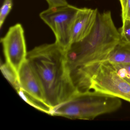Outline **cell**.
Here are the masks:
<instances>
[{"mask_svg": "<svg viewBox=\"0 0 130 130\" xmlns=\"http://www.w3.org/2000/svg\"><path fill=\"white\" fill-rule=\"evenodd\" d=\"M104 61L112 64H130V43L121 39Z\"/></svg>", "mask_w": 130, "mask_h": 130, "instance_id": "9c48e42d", "label": "cell"}, {"mask_svg": "<svg viewBox=\"0 0 130 130\" xmlns=\"http://www.w3.org/2000/svg\"><path fill=\"white\" fill-rule=\"evenodd\" d=\"M122 25L119 31L121 39L130 43V20H122Z\"/></svg>", "mask_w": 130, "mask_h": 130, "instance_id": "4fadbf2b", "label": "cell"}, {"mask_svg": "<svg viewBox=\"0 0 130 130\" xmlns=\"http://www.w3.org/2000/svg\"><path fill=\"white\" fill-rule=\"evenodd\" d=\"M19 79L20 95L36 108L51 115L52 109L47 104L42 85L27 59L20 68Z\"/></svg>", "mask_w": 130, "mask_h": 130, "instance_id": "8992f818", "label": "cell"}, {"mask_svg": "<svg viewBox=\"0 0 130 130\" xmlns=\"http://www.w3.org/2000/svg\"><path fill=\"white\" fill-rule=\"evenodd\" d=\"M13 3V0H4L0 11V28L2 26L5 22L7 16L12 9Z\"/></svg>", "mask_w": 130, "mask_h": 130, "instance_id": "7c38bea8", "label": "cell"}, {"mask_svg": "<svg viewBox=\"0 0 130 130\" xmlns=\"http://www.w3.org/2000/svg\"><path fill=\"white\" fill-rule=\"evenodd\" d=\"M121 39L109 11L98 12L94 26L84 39L66 50L70 73L84 66L103 61Z\"/></svg>", "mask_w": 130, "mask_h": 130, "instance_id": "7a4b0ae2", "label": "cell"}, {"mask_svg": "<svg viewBox=\"0 0 130 130\" xmlns=\"http://www.w3.org/2000/svg\"><path fill=\"white\" fill-rule=\"evenodd\" d=\"M71 77L79 91L93 90L130 103V84L119 76L108 61L83 67L74 71Z\"/></svg>", "mask_w": 130, "mask_h": 130, "instance_id": "3957f363", "label": "cell"}, {"mask_svg": "<svg viewBox=\"0 0 130 130\" xmlns=\"http://www.w3.org/2000/svg\"><path fill=\"white\" fill-rule=\"evenodd\" d=\"M1 70L7 79L17 91L20 89L19 83L17 76L6 63L1 66Z\"/></svg>", "mask_w": 130, "mask_h": 130, "instance_id": "30bf717a", "label": "cell"}, {"mask_svg": "<svg viewBox=\"0 0 130 130\" xmlns=\"http://www.w3.org/2000/svg\"><path fill=\"white\" fill-rule=\"evenodd\" d=\"M1 41L3 48L6 63L19 79L20 70L27 59L28 54L22 25L17 23L10 27L5 36L1 38Z\"/></svg>", "mask_w": 130, "mask_h": 130, "instance_id": "52a82bcc", "label": "cell"}, {"mask_svg": "<svg viewBox=\"0 0 130 130\" xmlns=\"http://www.w3.org/2000/svg\"><path fill=\"white\" fill-rule=\"evenodd\" d=\"M111 64L118 75L130 84V64Z\"/></svg>", "mask_w": 130, "mask_h": 130, "instance_id": "8fae6325", "label": "cell"}, {"mask_svg": "<svg viewBox=\"0 0 130 130\" xmlns=\"http://www.w3.org/2000/svg\"><path fill=\"white\" fill-rule=\"evenodd\" d=\"M121 7V17L122 20H130V0H119Z\"/></svg>", "mask_w": 130, "mask_h": 130, "instance_id": "5bb4252c", "label": "cell"}, {"mask_svg": "<svg viewBox=\"0 0 130 130\" xmlns=\"http://www.w3.org/2000/svg\"><path fill=\"white\" fill-rule=\"evenodd\" d=\"M98 12L97 9L79 8L72 26L71 44L81 41L90 34L95 23Z\"/></svg>", "mask_w": 130, "mask_h": 130, "instance_id": "ba28073f", "label": "cell"}, {"mask_svg": "<svg viewBox=\"0 0 130 130\" xmlns=\"http://www.w3.org/2000/svg\"><path fill=\"white\" fill-rule=\"evenodd\" d=\"M48 5V7H55L64 6L68 4L67 0H45Z\"/></svg>", "mask_w": 130, "mask_h": 130, "instance_id": "9a60e30c", "label": "cell"}, {"mask_svg": "<svg viewBox=\"0 0 130 130\" xmlns=\"http://www.w3.org/2000/svg\"><path fill=\"white\" fill-rule=\"evenodd\" d=\"M79 9L68 4L48 7L39 14L41 19L54 32L55 42L66 51L71 44V29Z\"/></svg>", "mask_w": 130, "mask_h": 130, "instance_id": "5b68a950", "label": "cell"}, {"mask_svg": "<svg viewBox=\"0 0 130 130\" xmlns=\"http://www.w3.org/2000/svg\"><path fill=\"white\" fill-rule=\"evenodd\" d=\"M121 99L91 90L78 91L71 98L52 109L51 115L72 119L91 120L118 110Z\"/></svg>", "mask_w": 130, "mask_h": 130, "instance_id": "277c9868", "label": "cell"}, {"mask_svg": "<svg viewBox=\"0 0 130 130\" xmlns=\"http://www.w3.org/2000/svg\"><path fill=\"white\" fill-rule=\"evenodd\" d=\"M27 59L41 83L52 110L78 92L67 63L66 50L56 42L35 47L28 52Z\"/></svg>", "mask_w": 130, "mask_h": 130, "instance_id": "6da1fadb", "label": "cell"}]
</instances>
